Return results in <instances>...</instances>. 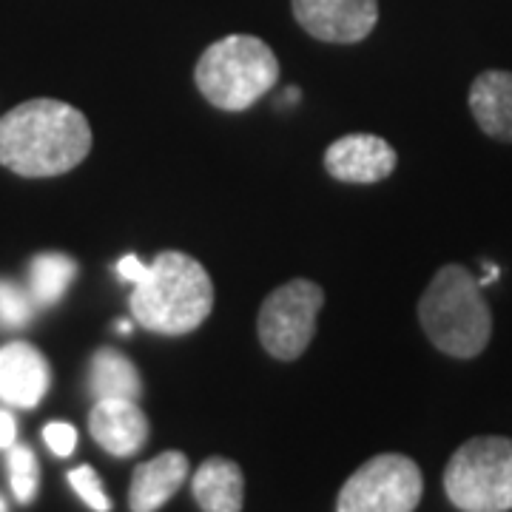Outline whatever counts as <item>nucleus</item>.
Segmentation results:
<instances>
[{"instance_id": "nucleus-24", "label": "nucleus", "mask_w": 512, "mask_h": 512, "mask_svg": "<svg viewBox=\"0 0 512 512\" xmlns=\"http://www.w3.org/2000/svg\"><path fill=\"white\" fill-rule=\"evenodd\" d=\"M0 512H9L6 510V501H3V498H0Z\"/></svg>"}, {"instance_id": "nucleus-17", "label": "nucleus", "mask_w": 512, "mask_h": 512, "mask_svg": "<svg viewBox=\"0 0 512 512\" xmlns=\"http://www.w3.org/2000/svg\"><path fill=\"white\" fill-rule=\"evenodd\" d=\"M9 484L12 493L20 504H32L37 495V484H40V467H37V456L23 447V444H12L9 447Z\"/></svg>"}, {"instance_id": "nucleus-15", "label": "nucleus", "mask_w": 512, "mask_h": 512, "mask_svg": "<svg viewBox=\"0 0 512 512\" xmlns=\"http://www.w3.org/2000/svg\"><path fill=\"white\" fill-rule=\"evenodd\" d=\"M89 390L97 402L100 399L137 402L143 396V379L126 353L114 348H100L92 356V367H89Z\"/></svg>"}, {"instance_id": "nucleus-3", "label": "nucleus", "mask_w": 512, "mask_h": 512, "mask_svg": "<svg viewBox=\"0 0 512 512\" xmlns=\"http://www.w3.org/2000/svg\"><path fill=\"white\" fill-rule=\"evenodd\" d=\"M427 339L447 356L473 359L490 345L493 313L478 279L464 265H444L419 299Z\"/></svg>"}, {"instance_id": "nucleus-6", "label": "nucleus", "mask_w": 512, "mask_h": 512, "mask_svg": "<svg viewBox=\"0 0 512 512\" xmlns=\"http://www.w3.org/2000/svg\"><path fill=\"white\" fill-rule=\"evenodd\" d=\"M325 305V291L311 279H291L276 288L259 308L256 333L262 348L279 362L299 359L316 333V316Z\"/></svg>"}, {"instance_id": "nucleus-5", "label": "nucleus", "mask_w": 512, "mask_h": 512, "mask_svg": "<svg viewBox=\"0 0 512 512\" xmlns=\"http://www.w3.org/2000/svg\"><path fill=\"white\" fill-rule=\"evenodd\" d=\"M444 493L461 512L512 510V439L464 441L444 470Z\"/></svg>"}, {"instance_id": "nucleus-19", "label": "nucleus", "mask_w": 512, "mask_h": 512, "mask_svg": "<svg viewBox=\"0 0 512 512\" xmlns=\"http://www.w3.org/2000/svg\"><path fill=\"white\" fill-rule=\"evenodd\" d=\"M69 484H72V490L86 507H92L94 512H111V501L109 495H106V487H103L100 476L94 473L89 464L74 467L72 473H69Z\"/></svg>"}, {"instance_id": "nucleus-4", "label": "nucleus", "mask_w": 512, "mask_h": 512, "mask_svg": "<svg viewBox=\"0 0 512 512\" xmlns=\"http://www.w3.org/2000/svg\"><path fill=\"white\" fill-rule=\"evenodd\" d=\"M194 80L211 106L245 111L274 89L279 60L262 37L228 35L202 52Z\"/></svg>"}, {"instance_id": "nucleus-13", "label": "nucleus", "mask_w": 512, "mask_h": 512, "mask_svg": "<svg viewBox=\"0 0 512 512\" xmlns=\"http://www.w3.org/2000/svg\"><path fill=\"white\" fill-rule=\"evenodd\" d=\"M470 111L487 137L512 143V74L501 69L478 74L470 89Z\"/></svg>"}, {"instance_id": "nucleus-7", "label": "nucleus", "mask_w": 512, "mask_h": 512, "mask_svg": "<svg viewBox=\"0 0 512 512\" xmlns=\"http://www.w3.org/2000/svg\"><path fill=\"white\" fill-rule=\"evenodd\" d=\"M424 493V478L413 458L384 453L365 461L345 481L336 512H413Z\"/></svg>"}, {"instance_id": "nucleus-23", "label": "nucleus", "mask_w": 512, "mask_h": 512, "mask_svg": "<svg viewBox=\"0 0 512 512\" xmlns=\"http://www.w3.org/2000/svg\"><path fill=\"white\" fill-rule=\"evenodd\" d=\"M117 325H120V333H131V325H128V322H117Z\"/></svg>"}, {"instance_id": "nucleus-16", "label": "nucleus", "mask_w": 512, "mask_h": 512, "mask_svg": "<svg viewBox=\"0 0 512 512\" xmlns=\"http://www.w3.org/2000/svg\"><path fill=\"white\" fill-rule=\"evenodd\" d=\"M77 276V262L69 254H40L29 268V291L40 305H55Z\"/></svg>"}, {"instance_id": "nucleus-8", "label": "nucleus", "mask_w": 512, "mask_h": 512, "mask_svg": "<svg viewBox=\"0 0 512 512\" xmlns=\"http://www.w3.org/2000/svg\"><path fill=\"white\" fill-rule=\"evenodd\" d=\"M296 23L325 43H359L379 23L376 0H291Z\"/></svg>"}, {"instance_id": "nucleus-12", "label": "nucleus", "mask_w": 512, "mask_h": 512, "mask_svg": "<svg viewBox=\"0 0 512 512\" xmlns=\"http://www.w3.org/2000/svg\"><path fill=\"white\" fill-rule=\"evenodd\" d=\"M188 478V458L180 450H168L140 464L131 476L128 504L131 512H157Z\"/></svg>"}, {"instance_id": "nucleus-18", "label": "nucleus", "mask_w": 512, "mask_h": 512, "mask_svg": "<svg viewBox=\"0 0 512 512\" xmlns=\"http://www.w3.org/2000/svg\"><path fill=\"white\" fill-rule=\"evenodd\" d=\"M35 316L32 299L20 291L15 282L0 279V325L6 328H23Z\"/></svg>"}, {"instance_id": "nucleus-22", "label": "nucleus", "mask_w": 512, "mask_h": 512, "mask_svg": "<svg viewBox=\"0 0 512 512\" xmlns=\"http://www.w3.org/2000/svg\"><path fill=\"white\" fill-rule=\"evenodd\" d=\"M15 436H18L15 419H12L6 410H0V447H3V450H9V447L15 444Z\"/></svg>"}, {"instance_id": "nucleus-20", "label": "nucleus", "mask_w": 512, "mask_h": 512, "mask_svg": "<svg viewBox=\"0 0 512 512\" xmlns=\"http://www.w3.org/2000/svg\"><path fill=\"white\" fill-rule=\"evenodd\" d=\"M43 439H46L49 450L55 456L66 458L72 456L74 447H77V430H74L72 424H66V421H52V424H46Z\"/></svg>"}, {"instance_id": "nucleus-14", "label": "nucleus", "mask_w": 512, "mask_h": 512, "mask_svg": "<svg viewBox=\"0 0 512 512\" xmlns=\"http://www.w3.org/2000/svg\"><path fill=\"white\" fill-rule=\"evenodd\" d=\"M202 512H239L245 501V478L231 458H208L191 481Z\"/></svg>"}, {"instance_id": "nucleus-11", "label": "nucleus", "mask_w": 512, "mask_h": 512, "mask_svg": "<svg viewBox=\"0 0 512 512\" xmlns=\"http://www.w3.org/2000/svg\"><path fill=\"white\" fill-rule=\"evenodd\" d=\"M94 441L117 458L134 456L148 439V419L137 402L128 399H100L89 416Z\"/></svg>"}, {"instance_id": "nucleus-10", "label": "nucleus", "mask_w": 512, "mask_h": 512, "mask_svg": "<svg viewBox=\"0 0 512 512\" xmlns=\"http://www.w3.org/2000/svg\"><path fill=\"white\" fill-rule=\"evenodd\" d=\"M52 382L49 362L35 345L12 342L0 348V399L15 407H37Z\"/></svg>"}, {"instance_id": "nucleus-9", "label": "nucleus", "mask_w": 512, "mask_h": 512, "mask_svg": "<svg viewBox=\"0 0 512 512\" xmlns=\"http://www.w3.org/2000/svg\"><path fill=\"white\" fill-rule=\"evenodd\" d=\"M396 163L399 157L393 146L376 134H348L325 151V168L339 183H382L396 171Z\"/></svg>"}, {"instance_id": "nucleus-2", "label": "nucleus", "mask_w": 512, "mask_h": 512, "mask_svg": "<svg viewBox=\"0 0 512 512\" xmlns=\"http://www.w3.org/2000/svg\"><path fill=\"white\" fill-rule=\"evenodd\" d=\"M214 308L211 276L194 256L163 251L148 265L131 293V313L143 328L163 336H183L197 330Z\"/></svg>"}, {"instance_id": "nucleus-1", "label": "nucleus", "mask_w": 512, "mask_h": 512, "mask_svg": "<svg viewBox=\"0 0 512 512\" xmlns=\"http://www.w3.org/2000/svg\"><path fill=\"white\" fill-rule=\"evenodd\" d=\"M92 151V126L63 100L37 97L0 120V165L20 177H57Z\"/></svg>"}, {"instance_id": "nucleus-21", "label": "nucleus", "mask_w": 512, "mask_h": 512, "mask_svg": "<svg viewBox=\"0 0 512 512\" xmlns=\"http://www.w3.org/2000/svg\"><path fill=\"white\" fill-rule=\"evenodd\" d=\"M117 271H120L123 279H128V282H134V285H137L140 279H146L148 265L146 262H140L134 254H126L120 262H117Z\"/></svg>"}]
</instances>
